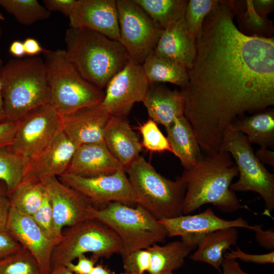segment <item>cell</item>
Listing matches in <instances>:
<instances>
[{"label":"cell","mask_w":274,"mask_h":274,"mask_svg":"<svg viewBox=\"0 0 274 274\" xmlns=\"http://www.w3.org/2000/svg\"><path fill=\"white\" fill-rule=\"evenodd\" d=\"M233 17L229 1L206 17L181 91L184 116L207 154L220 151L226 130L245 113L274 105L273 37L246 36Z\"/></svg>","instance_id":"cell-1"},{"label":"cell","mask_w":274,"mask_h":274,"mask_svg":"<svg viewBox=\"0 0 274 274\" xmlns=\"http://www.w3.org/2000/svg\"><path fill=\"white\" fill-rule=\"evenodd\" d=\"M238 176L232 156L224 150L207 154L194 167L184 169L180 177L186 186L183 215L190 214L207 204L226 213L242 209L239 199L230 189L233 180Z\"/></svg>","instance_id":"cell-2"},{"label":"cell","mask_w":274,"mask_h":274,"mask_svg":"<svg viewBox=\"0 0 274 274\" xmlns=\"http://www.w3.org/2000/svg\"><path fill=\"white\" fill-rule=\"evenodd\" d=\"M65 42L66 56L75 68L102 89L129 60L119 41L90 30L70 27Z\"/></svg>","instance_id":"cell-3"},{"label":"cell","mask_w":274,"mask_h":274,"mask_svg":"<svg viewBox=\"0 0 274 274\" xmlns=\"http://www.w3.org/2000/svg\"><path fill=\"white\" fill-rule=\"evenodd\" d=\"M2 97L6 119L17 121L31 110L49 104L44 60L13 58L3 65Z\"/></svg>","instance_id":"cell-4"},{"label":"cell","mask_w":274,"mask_h":274,"mask_svg":"<svg viewBox=\"0 0 274 274\" xmlns=\"http://www.w3.org/2000/svg\"><path fill=\"white\" fill-rule=\"evenodd\" d=\"M49 104L60 116L101 104L105 91L85 80L68 60L64 50L44 53Z\"/></svg>","instance_id":"cell-5"},{"label":"cell","mask_w":274,"mask_h":274,"mask_svg":"<svg viewBox=\"0 0 274 274\" xmlns=\"http://www.w3.org/2000/svg\"><path fill=\"white\" fill-rule=\"evenodd\" d=\"M139 204L157 220L183 215L186 186L180 177L173 181L158 173L140 155L125 168Z\"/></svg>","instance_id":"cell-6"},{"label":"cell","mask_w":274,"mask_h":274,"mask_svg":"<svg viewBox=\"0 0 274 274\" xmlns=\"http://www.w3.org/2000/svg\"><path fill=\"white\" fill-rule=\"evenodd\" d=\"M92 217L112 229L122 244L121 255L147 249L163 243L168 237L166 230L158 220L142 206L135 207L112 202L101 209H94Z\"/></svg>","instance_id":"cell-7"},{"label":"cell","mask_w":274,"mask_h":274,"mask_svg":"<svg viewBox=\"0 0 274 274\" xmlns=\"http://www.w3.org/2000/svg\"><path fill=\"white\" fill-rule=\"evenodd\" d=\"M123 246L116 233L103 223L90 219L70 227L62 240L54 247L51 256L52 269L65 266L86 253L92 259L108 258L121 254Z\"/></svg>","instance_id":"cell-8"},{"label":"cell","mask_w":274,"mask_h":274,"mask_svg":"<svg viewBox=\"0 0 274 274\" xmlns=\"http://www.w3.org/2000/svg\"><path fill=\"white\" fill-rule=\"evenodd\" d=\"M220 150L230 153L238 169V179L231 184L230 189L234 192L258 193L264 202V214L270 216L274 210V175L255 156L246 135L229 125Z\"/></svg>","instance_id":"cell-9"},{"label":"cell","mask_w":274,"mask_h":274,"mask_svg":"<svg viewBox=\"0 0 274 274\" xmlns=\"http://www.w3.org/2000/svg\"><path fill=\"white\" fill-rule=\"evenodd\" d=\"M61 130V116L56 110L50 104L39 106L17 121L13 141L7 149L20 156L27 166Z\"/></svg>","instance_id":"cell-10"},{"label":"cell","mask_w":274,"mask_h":274,"mask_svg":"<svg viewBox=\"0 0 274 274\" xmlns=\"http://www.w3.org/2000/svg\"><path fill=\"white\" fill-rule=\"evenodd\" d=\"M120 39L129 59L142 64L162 31L133 0H117Z\"/></svg>","instance_id":"cell-11"},{"label":"cell","mask_w":274,"mask_h":274,"mask_svg":"<svg viewBox=\"0 0 274 274\" xmlns=\"http://www.w3.org/2000/svg\"><path fill=\"white\" fill-rule=\"evenodd\" d=\"M58 179L75 190L92 204L119 202L136 204V198L125 169L113 174L84 177L65 173Z\"/></svg>","instance_id":"cell-12"},{"label":"cell","mask_w":274,"mask_h":274,"mask_svg":"<svg viewBox=\"0 0 274 274\" xmlns=\"http://www.w3.org/2000/svg\"><path fill=\"white\" fill-rule=\"evenodd\" d=\"M150 85L142 64L129 59L108 83L101 104L111 116H126L135 102L143 101Z\"/></svg>","instance_id":"cell-13"},{"label":"cell","mask_w":274,"mask_h":274,"mask_svg":"<svg viewBox=\"0 0 274 274\" xmlns=\"http://www.w3.org/2000/svg\"><path fill=\"white\" fill-rule=\"evenodd\" d=\"M49 198L57 230L62 233L64 226L71 227L93 219L94 207L75 190L62 183L57 177H50L40 181Z\"/></svg>","instance_id":"cell-14"},{"label":"cell","mask_w":274,"mask_h":274,"mask_svg":"<svg viewBox=\"0 0 274 274\" xmlns=\"http://www.w3.org/2000/svg\"><path fill=\"white\" fill-rule=\"evenodd\" d=\"M6 229L37 261L41 274L52 271L51 256L55 245L49 239L31 216L11 207Z\"/></svg>","instance_id":"cell-15"},{"label":"cell","mask_w":274,"mask_h":274,"mask_svg":"<svg viewBox=\"0 0 274 274\" xmlns=\"http://www.w3.org/2000/svg\"><path fill=\"white\" fill-rule=\"evenodd\" d=\"M68 18L70 27L90 30L119 41L115 0H77Z\"/></svg>","instance_id":"cell-16"},{"label":"cell","mask_w":274,"mask_h":274,"mask_svg":"<svg viewBox=\"0 0 274 274\" xmlns=\"http://www.w3.org/2000/svg\"><path fill=\"white\" fill-rule=\"evenodd\" d=\"M111 115L101 104L61 116L62 130L77 147L104 142V131Z\"/></svg>","instance_id":"cell-17"},{"label":"cell","mask_w":274,"mask_h":274,"mask_svg":"<svg viewBox=\"0 0 274 274\" xmlns=\"http://www.w3.org/2000/svg\"><path fill=\"white\" fill-rule=\"evenodd\" d=\"M77 147L61 130L52 143L27 164L22 180L40 182L65 174Z\"/></svg>","instance_id":"cell-18"},{"label":"cell","mask_w":274,"mask_h":274,"mask_svg":"<svg viewBox=\"0 0 274 274\" xmlns=\"http://www.w3.org/2000/svg\"><path fill=\"white\" fill-rule=\"evenodd\" d=\"M167 231L168 237L204 235L217 230L230 227H241L252 230L242 217L227 220L218 217L210 208L195 215H182L178 217L159 220Z\"/></svg>","instance_id":"cell-19"},{"label":"cell","mask_w":274,"mask_h":274,"mask_svg":"<svg viewBox=\"0 0 274 274\" xmlns=\"http://www.w3.org/2000/svg\"><path fill=\"white\" fill-rule=\"evenodd\" d=\"M125 169L105 142L77 147L65 173L84 177L113 174Z\"/></svg>","instance_id":"cell-20"},{"label":"cell","mask_w":274,"mask_h":274,"mask_svg":"<svg viewBox=\"0 0 274 274\" xmlns=\"http://www.w3.org/2000/svg\"><path fill=\"white\" fill-rule=\"evenodd\" d=\"M126 116H111L104 131L107 148L125 168L142 151V145Z\"/></svg>","instance_id":"cell-21"},{"label":"cell","mask_w":274,"mask_h":274,"mask_svg":"<svg viewBox=\"0 0 274 274\" xmlns=\"http://www.w3.org/2000/svg\"><path fill=\"white\" fill-rule=\"evenodd\" d=\"M154 52L187 69L192 66L196 53V40L190 35L184 17L162 30Z\"/></svg>","instance_id":"cell-22"},{"label":"cell","mask_w":274,"mask_h":274,"mask_svg":"<svg viewBox=\"0 0 274 274\" xmlns=\"http://www.w3.org/2000/svg\"><path fill=\"white\" fill-rule=\"evenodd\" d=\"M143 102L151 119L165 127L176 118L184 116V96L181 91L152 84Z\"/></svg>","instance_id":"cell-23"},{"label":"cell","mask_w":274,"mask_h":274,"mask_svg":"<svg viewBox=\"0 0 274 274\" xmlns=\"http://www.w3.org/2000/svg\"><path fill=\"white\" fill-rule=\"evenodd\" d=\"M203 235L182 237L181 241L169 242L164 245L154 244L147 249L151 254L148 272L150 274L173 272L183 265L185 258L196 249L197 243Z\"/></svg>","instance_id":"cell-24"},{"label":"cell","mask_w":274,"mask_h":274,"mask_svg":"<svg viewBox=\"0 0 274 274\" xmlns=\"http://www.w3.org/2000/svg\"><path fill=\"white\" fill-rule=\"evenodd\" d=\"M172 153L185 169L192 168L202 158L201 149L190 123L184 116L176 118L165 127Z\"/></svg>","instance_id":"cell-25"},{"label":"cell","mask_w":274,"mask_h":274,"mask_svg":"<svg viewBox=\"0 0 274 274\" xmlns=\"http://www.w3.org/2000/svg\"><path fill=\"white\" fill-rule=\"evenodd\" d=\"M237 239L238 231L235 227L206 234L200 238L196 251L189 258L193 261L207 263L220 271L225 251L235 245Z\"/></svg>","instance_id":"cell-26"},{"label":"cell","mask_w":274,"mask_h":274,"mask_svg":"<svg viewBox=\"0 0 274 274\" xmlns=\"http://www.w3.org/2000/svg\"><path fill=\"white\" fill-rule=\"evenodd\" d=\"M233 129L246 135L251 144L273 148L274 111L266 109L248 117H242L231 124Z\"/></svg>","instance_id":"cell-27"},{"label":"cell","mask_w":274,"mask_h":274,"mask_svg":"<svg viewBox=\"0 0 274 274\" xmlns=\"http://www.w3.org/2000/svg\"><path fill=\"white\" fill-rule=\"evenodd\" d=\"M142 66L150 84L169 82L182 89L187 84V69L172 59L155 53L154 51L147 57Z\"/></svg>","instance_id":"cell-28"},{"label":"cell","mask_w":274,"mask_h":274,"mask_svg":"<svg viewBox=\"0 0 274 274\" xmlns=\"http://www.w3.org/2000/svg\"><path fill=\"white\" fill-rule=\"evenodd\" d=\"M233 15L237 21L238 29L249 37L271 38L272 22L259 15L254 9L252 0L229 1Z\"/></svg>","instance_id":"cell-29"},{"label":"cell","mask_w":274,"mask_h":274,"mask_svg":"<svg viewBox=\"0 0 274 274\" xmlns=\"http://www.w3.org/2000/svg\"><path fill=\"white\" fill-rule=\"evenodd\" d=\"M163 30L184 17L186 0H133Z\"/></svg>","instance_id":"cell-30"},{"label":"cell","mask_w":274,"mask_h":274,"mask_svg":"<svg viewBox=\"0 0 274 274\" xmlns=\"http://www.w3.org/2000/svg\"><path fill=\"white\" fill-rule=\"evenodd\" d=\"M45 194L40 182L22 180L8 197L12 207L22 214L32 216L41 205Z\"/></svg>","instance_id":"cell-31"},{"label":"cell","mask_w":274,"mask_h":274,"mask_svg":"<svg viewBox=\"0 0 274 274\" xmlns=\"http://www.w3.org/2000/svg\"><path fill=\"white\" fill-rule=\"evenodd\" d=\"M0 7L24 25L47 19L51 16V12L37 0H0Z\"/></svg>","instance_id":"cell-32"},{"label":"cell","mask_w":274,"mask_h":274,"mask_svg":"<svg viewBox=\"0 0 274 274\" xmlns=\"http://www.w3.org/2000/svg\"><path fill=\"white\" fill-rule=\"evenodd\" d=\"M26 167L23 159L7 147L0 149V180L6 185L8 197L22 181Z\"/></svg>","instance_id":"cell-33"},{"label":"cell","mask_w":274,"mask_h":274,"mask_svg":"<svg viewBox=\"0 0 274 274\" xmlns=\"http://www.w3.org/2000/svg\"><path fill=\"white\" fill-rule=\"evenodd\" d=\"M220 1L190 0L186 7L184 19L190 35L196 40L201 35L207 15L219 5Z\"/></svg>","instance_id":"cell-34"},{"label":"cell","mask_w":274,"mask_h":274,"mask_svg":"<svg viewBox=\"0 0 274 274\" xmlns=\"http://www.w3.org/2000/svg\"><path fill=\"white\" fill-rule=\"evenodd\" d=\"M0 274H41L33 256L22 248L0 260Z\"/></svg>","instance_id":"cell-35"},{"label":"cell","mask_w":274,"mask_h":274,"mask_svg":"<svg viewBox=\"0 0 274 274\" xmlns=\"http://www.w3.org/2000/svg\"><path fill=\"white\" fill-rule=\"evenodd\" d=\"M31 217L46 236L55 246L62 240L63 234L56 228L51 206L46 192L41 205Z\"/></svg>","instance_id":"cell-36"},{"label":"cell","mask_w":274,"mask_h":274,"mask_svg":"<svg viewBox=\"0 0 274 274\" xmlns=\"http://www.w3.org/2000/svg\"><path fill=\"white\" fill-rule=\"evenodd\" d=\"M139 130L143 138L142 146L152 152L165 151L172 153L166 137L159 129L157 123L150 119L140 125Z\"/></svg>","instance_id":"cell-37"},{"label":"cell","mask_w":274,"mask_h":274,"mask_svg":"<svg viewBox=\"0 0 274 274\" xmlns=\"http://www.w3.org/2000/svg\"><path fill=\"white\" fill-rule=\"evenodd\" d=\"M151 259V254L147 249L134 251L123 256L125 272L131 274H144L148 271Z\"/></svg>","instance_id":"cell-38"},{"label":"cell","mask_w":274,"mask_h":274,"mask_svg":"<svg viewBox=\"0 0 274 274\" xmlns=\"http://www.w3.org/2000/svg\"><path fill=\"white\" fill-rule=\"evenodd\" d=\"M224 258L239 259L246 262L259 264H273L274 251H271L265 254H251L242 251L239 248L237 247L236 250H230V252L225 253Z\"/></svg>","instance_id":"cell-39"},{"label":"cell","mask_w":274,"mask_h":274,"mask_svg":"<svg viewBox=\"0 0 274 274\" xmlns=\"http://www.w3.org/2000/svg\"><path fill=\"white\" fill-rule=\"evenodd\" d=\"M22 248L7 229L0 231V260L18 251Z\"/></svg>","instance_id":"cell-40"},{"label":"cell","mask_w":274,"mask_h":274,"mask_svg":"<svg viewBox=\"0 0 274 274\" xmlns=\"http://www.w3.org/2000/svg\"><path fill=\"white\" fill-rule=\"evenodd\" d=\"M77 0H44V7L50 12H59L69 17Z\"/></svg>","instance_id":"cell-41"},{"label":"cell","mask_w":274,"mask_h":274,"mask_svg":"<svg viewBox=\"0 0 274 274\" xmlns=\"http://www.w3.org/2000/svg\"><path fill=\"white\" fill-rule=\"evenodd\" d=\"M17 121L6 119L0 123V149L9 146L13 140Z\"/></svg>","instance_id":"cell-42"},{"label":"cell","mask_w":274,"mask_h":274,"mask_svg":"<svg viewBox=\"0 0 274 274\" xmlns=\"http://www.w3.org/2000/svg\"><path fill=\"white\" fill-rule=\"evenodd\" d=\"M253 230L255 232V239L262 247L272 251L274 249V231L273 228L264 230L262 225H255Z\"/></svg>","instance_id":"cell-43"},{"label":"cell","mask_w":274,"mask_h":274,"mask_svg":"<svg viewBox=\"0 0 274 274\" xmlns=\"http://www.w3.org/2000/svg\"><path fill=\"white\" fill-rule=\"evenodd\" d=\"M76 264L71 262L66 266L70 271L76 274H90L94 266L95 260L89 259L84 254L79 256Z\"/></svg>","instance_id":"cell-44"},{"label":"cell","mask_w":274,"mask_h":274,"mask_svg":"<svg viewBox=\"0 0 274 274\" xmlns=\"http://www.w3.org/2000/svg\"><path fill=\"white\" fill-rule=\"evenodd\" d=\"M25 54L29 57H35L44 53L47 49L43 48L40 43L32 38H27L23 42Z\"/></svg>","instance_id":"cell-45"},{"label":"cell","mask_w":274,"mask_h":274,"mask_svg":"<svg viewBox=\"0 0 274 274\" xmlns=\"http://www.w3.org/2000/svg\"><path fill=\"white\" fill-rule=\"evenodd\" d=\"M11 207L7 196H0V231L6 229Z\"/></svg>","instance_id":"cell-46"},{"label":"cell","mask_w":274,"mask_h":274,"mask_svg":"<svg viewBox=\"0 0 274 274\" xmlns=\"http://www.w3.org/2000/svg\"><path fill=\"white\" fill-rule=\"evenodd\" d=\"M221 274H250L244 271L236 259L224 258Z\"/></svg>","instance_id":"cell-47"},{"label":"cell","mask_w":274,"mask_h":274,"mask_svg":"<svg viewBox=\"0 0 274 274\" xmlns=\"http://www.w3.org/2000/svg\"><path fill=\"white\" fill-rule=\"evenodd\" d=\"M255 10L261 16L267 17V15L273 10L272 0H252Z\"/></svg>","instance_id":"cell-48"},{"label":"cell","mask_w":274,"mask_h":274,"mask_svg":"<svg viewBox=\"0 0 274 274\" xmlns=\"http://www.w3.org/2000/svg\"><path fill=\"white\" fill-rule=\"evenodd\" d=\"M255 156L263 165H269L274 168V152L268 148L260 147L255 152Z\"/></svg>","instance_id":"cell-49"},{"label":"cell","mask_w":274,"mask_h":274,"mask_svg":"<svg viewBox=\"0 0 274 274\" xmlns=\"http://www.w3.org/2000/svg\"><path fill=\"white\" fill-rule=\"evenodd\" d=\"M9 51L11 54L18 58L25 55L23 43L19 40H15L11 43Z\"/></svg>","instance_id":"cell-50"},{"label":"cell","mask_w":274,"mask_h":274,"mask_svg":"<svg viewBox=\"0 0 274 274\" xmlns=\"http://www.w3.org/2000/svg\"><path fill=\"white\" fill-rule=\"evenodd\" d=\"M3 65L4 64L3 63V61L0 59V123L6 120L4 109L3 99L2 97V72Z\"/></svg>","instance_id":"cell-51"},{"label":"cell","mask_w":274,"mask_h":274,"mask_svg":"<svg viewBox=\"0 0 274 274\" xmlns=\"http://www.w3.org/2000/svg\"><path fill=\"white\" fill-rule=\"evenodd\" d=\"M50 274H74L65 266H59L52 269Z\"/></svg>","instance_id":"cell-52"},{"label":"cell","mask_w":274,"mask_h":274,"mask_svg":"<svg viewBox=\"0 0 274 274\" xmlns=\"http://www.w3.org/2000/svg\"><path fill=\"white\" fill-rule=\"evenodd\" d=\"M90 274H111L100 265L94 266Z\"/></svg>","instance_id":"cell-53"},{"label":"cell","mask_w":274,"mask_h":274,"mask_svg":"<svg viewBox=\"0 0 274 274\" xmlns=\"http://www.w3.org/2000/svg\"><path fill=\"white\" fill-rule=\"evenodd\" d=\"M7 196V190L5 183L0 180V196Z\"/></svg>","instance_id":"cell-54"},{"label":"cell","mask_w":274,"mask_h":274,"mask_svg":"<svg viewBox=\"0 0 274 274\" xmlns=\"http://www.w3.org/2000/svg\"><path fill=\"white\" fill-rule=\"evenodd\" d=\"M5 17L0 12V20L3 21L5 20Z\"/></svg>","instance_id":"cell-55"},{"label":"cell","mask_w":274,"mask_h":274,"mask_svg":"<svg viewBox=\"0 0 274 274\" xmlns=\"http://www.w3.org/2000/svg\"><path fill=\"white\" fill-rule=\"evenodd\" d=\"M150 274V273H148ZM157 274H174L173 272H164V273H157Z\"/></svg>","instance_id":"cell-56"},{"label":"cell","mask_w":274,"mask_h":274,"mask_svg":"<svg viewBox=\"0 0 274 274\" xmlns=\"http://www.w3.org/2000/svg\"><path fill=\"white\" fill-rule=\"evenodd\" d=\"M2 35V28H1V24H0V37Z\"/></svg>","instance_id":"cell-57"},{"label":"cell","mask_w":274,"mask_h":274,"mask_svg":"<svg viewBox=\"0 0 274 274\" xmlns=\"http://www.w3.org/2000/svg\"><path fill=\"white\" fill-rule=\"evenodd\" d=\"M120 274H131V273H127V272H124L123 273H121Z\"/></svg>","instance_id":"cell-58"}]
</instances>
